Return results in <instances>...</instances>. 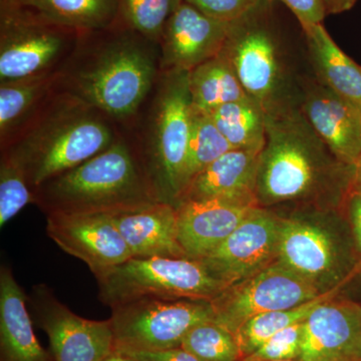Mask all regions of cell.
<instances>
[{
    "mask_svg": "<svg viewBox=\"0 0 361 361\" xmlns=\"http://www.w3.org/2000/svg\"><path fill=\"white\" fill-rule=\"evenodd\" d=\"M261 152L238 149L227 152L188 184L177 204L214 200L260 206L256 183Z\"/></svg>",
    "mask_w": 361,
    "mask_h": 361,
    "instance_id": "obj_17",
    "label": "cell"
},
{
    "mask_svg": "<svg viewBox=\"0 0 361 361\" xmlns=\"http://www.w3.org/2000/svg\"><path fill=\"white\" fill-rule=\"evenodd\" d=\"M133 257H187L178 236L177 207L157 201L111 213Z\"/></svg>",
    "mask_w": 361,
    "mask_h": 361,
    "instance_id": "obj_18",
    "label": "cell"
},
{
    "mask_svg": "<svg viewBox=\"0 0 361 361\" xmlns=\"http://www.w3.org/2000/svg\"><path fill=\"white\" fill-rule=\"evenodd\" d=\"M1 2L11 1V0H0Z\"/></svg>",
    "mask_w": 361,
    "mask_h": 361,
    "instance_id": "obj_41",
    "label": "cell"
},
{
    "mask_svg": "<svg viewBox=\"0 0 361 361\" xmlns=\"http://www.w3.org/2000/svg\"><path fill=\"white\" fill-rule=\"evenodd\" d=\"M300 27L316 80L361 106V66L342 51L322 23Z\"/></svg>",
    "mask_w": 361,
    "mask_h": 361,
    "instance_id": "obj_22",
    "label": "cell"
},
{
    "mask_svg": "<svg viewBox=\"0 0 361 361\" xmlns=\"http://www.w3.org/2000/svg\"><path fill=\"white\" fill-rule=\"evenodd\" d=\"M111 310L116 349L121 351L180 348L190 330L214 320L210 300L142 298Z\"/></svg>",
    "mask_w": 361,
    "mask_h": 361,
    "instance_id": "obj_9",
    "label": "cell"
},
{
    "mask_svg": "<svg viewBox=\"0 0 361 361\" xmlns=\"http://www.w3.org/2000/svg\"><path fill=\"white\" fill-rule=\"evenodd\" d=\"M97 280L99 300L111 308L142 298L211 301L228 287L188 257H132Z\"/></svg>",
    "mask_w": 361,
    "mask_h": 361,
    "instance_id": "obj_7",
    "label": "cell"
},
{
    "mask_svg": "<svg viewBox=\"0 0 361 361\" xmlns=\"http://www.w3.org/2000/svg\"><path fill=\"white\" fill-rule=\"evenodd\" d=\"M299 361H361V307L334 301L316 306L303 323Z\"/></svg>",
    "mask_w": 361,
    "mask_h": 361,
    "instance_id": "obj_16",
    "label": "cell"
},
{
    "mask_svg": "<svg viewBox=\"0 0 361 361\" xmlns=\"http://www.w3.org/2000/svg\"><path fill=\"white\" fill-rule=\"evenodd\" d=\"M230 23L211 18L184 0L161 35V71H191L219 56Z\"/></svg>",
    "mask_w": 361,
    "mask_h": 361,
    "instance_id": "obj_15",
    "label": "cell"
},
{
    "mask_svg": "<svg viewBox=\"0 0 361 361\" xmlns=\"http://www.w3.org/2000/svg\"><path fill=\"white\" fill-rule=\"evenodd\" d=\"M45 216L49 238L89 266L97 279L133 257L111 214L56 212Z\"/></svg>",
    "mask_w": 361,
    "mask_h": 361,
    "instance_id": "obj_12",
    "label": "cell"
},
{
    "mask_svg": "<svg viewBox=\"0 0 361 361\" xmlns=\"http://www.w3.org/2000/svg\"><path fill=\"white\" fill-rule=\"evenodd\" d=\"M346 200L356 244L361 251V188L355 184L346 196Z\"/></svg>",
    "mask_w": 361,
    "mask_h": 361,
    "instance_id": "obj_36",
    "label": "cell"
},
{
    "mask_svg": "<svg viewBox=\"0 0 361 361\" xmlns=\"http://www.w3.org/2000/svg\"><path fill=\"white\" fill-rule=\"evenodd\" d=\"M299 108L337 159L356 166L361 160V106L316 80L300 78Z\"/></svg>",
    "mask_w": 361,
    "mask_h": 361,
    "instance_id": "obj_14",
    "label": "cell"
},
{
    "mask_svg": "<svg viewBox=\"0 0 361 361\" xmlns=\"http://www.w3.org/2000/svg\"><path fill=\"white\" fill-rule=\"evenodd\" d=\"M210 115L233 149L261 152L264 148L266 114L250 97L221 106Z\"/></svg>",
    "mask_w": 361,
    "mask_h": 361,
    "instance_id": "obj_26",
    "label": "cell"
},
{
    "mask_svg": "<svg viewBox=\"0 0 361 361\" xmlns=\"http://www.w3.org/2000/svg\"><path fill=\"white\" fill-rule=\"evenodd\" d=\"M320 293L317 284L299 276L277 259L212 299L214 322L235 334L251 318L300 305Z\"/></svg>",
    "mask_w": 361,
    "mask_h": 361,
    "instance_id": "obj_10",
    "label": "cell"
},
{
    "mask_svg": "<svg viewBox=\"0 0 361 361\" xmlns=\"http://www.w3.org/2000/svg\"><path fill=\"white\" fill-rule=\"evenodd\" d=\"M121 353H126L140 361H200L182 348L159 351H121Z\"/></svg>",
    "mask_w": 361,
    "mask_h": 361,
    "instance_id": "obj_35",
    "label": "cell"
},
{
    "mask_svg": "<svg viewBox=\"0 0 361 361\" xmlns=\"http://www.w3.org/2000/svg\"><path fill=\"white\" fill-rule=\"evenodd\" d=\"M28 298L11 268L0 269V361H54L33 331Z\"/></svg>",
    "mask_w": 361,
    "mask_h": 361,
    "instance_id": "obj_20",
    "label": "cell"
},
{
    "mask_svg": "<svg viewBox=\"0 0 361 361\" xmlns=\"http://www.w3.org/2000/svg\"><path fill=\"white\" fill-rule=\"evenodd\" d=\"M189 90L192 106L209 114L248 97L232 66L221 54L189 71Z\"/></svg>",
    "mask_w": 361,
    "mask_h": 361,
    "instance_id": "obj_25",
    "label": "cell"
},
{
    "mask_svg": "<svg viewBox=\"0 0 361 361\" xmlns=\"http://www.w3.org/2000/svg\"><path fill=\"white\" fill-rule=\"evenodd\" d=\"M303 323H296L277 332L253 355L246 358L261 360H298L302 346Z\"/></svg>",
    "mask_w": 361,
    "mask_h": 361,
    "instance_id": "obj_32",
    "label": "cell"
},
{
    "mask_svg": "<svg viewBox=\"0 0 361 361\" xmlns=\"http://www.w3.org/2000/svg\"><path fill=\"white\" fill-rule=\"evenodd\" d=\"M178 236L188 258L206 257L222 244L255 207L224 201L178 203Z\"/></svg>",
    "mask_w": 361,
    "mask_h": 361,
    "instance_id": "obj_19",
    "label": "cell"
},
{
    "mask_svg": "<svg viewBox=\"0 0 361 361\" xmlns=\"http://www.w3.org/2000/svg\"><path fill=\"white\" fill-rule=\"evenodd\" d=\"M102 361H140L135 360V358L132 357V356L126 355V353H121V351L116 350L114 351L111 355L106 356V358H104Z\"/></svg>",
    "mask_w": 361,
    "mask_h": 361,
    "instance_id": "obj_38",
    "label": "cell"
},
{
    "mask_svg": "<svg viewBox=\"0 0 361 361\" xmlns=\"http://www.w3.org/2000/svg\"><path fill=\"white\" fill-rule=\"evenodd\" d=\"M80 35L18 0L0 1V84L58 73Z\"/></svg>",
    "mask_w": 361,
    "mask_h": 361,
    "instance_id": "obj_8",
    "label": "cell"
},
{
    "mask_svg": "<svg viewBox=\"0 0 361 361\" xmlns=\"http://www.w3.org/2000/svg\"><path fill=\"white\" fill-rule=\"evenodd\" d=\"M278 260L299 276L317 284L336 262L329 235L319 227L298 220H281Z\"/></svg>",
    "mask_w": 361,
    "mask_h": 361,
    "instance_id": "obj_21",
    "label": "cell"
},
{
    "mask_svg": "<svg viewBox=\"0 0 361 361\" xmlns=\"http://www.w3.org/2000/svg\"><path fill=\"white\" fill-rule=\"evenodd\" d=\"M355 179L356 166L332 154L299 104L266 115V142L256 183L259 205L305 199L329 185L350 192Z\"/></svg>",
    "mask_w": 361,
    "mask_h": 361,
    "instance_id": "obj_3",
    "label": "cell"
},
{
    "mask_svg": "<svg viewBox=\"0 0 361 361\" xmlns=\"http://www.w3.org/2000/svg\"><path fill=\"white\" fill-rule=\"evenodd\" d=\"M116 125L102 111L56 87L32 118L0 145L1 155L23 169L35 192L110 148L121 134Z\"/></svg>",
    "mask_w": 361,
    "mask_h": 361,
    "instance_id": "obj_2",
    "label": "cell"
},
{
    "mask_svg": "<svg viewBox=\"0 0 361 361\" xmlns=\"http://www.w3.org/2000/svg\"><path fill=\"white\" fill-rule=\"evenodd\" d=\"M56 25L94 32L118 20V0H18Z\"/></svg>",
    "mask_w": 361,
    "mask_h": 361,
    "instance_id": "obj_24",
    "label": "cell"
},
{
    "mask_svg": "<svg viewBox=\"0 0 361 361\" xmlns=\"http://www.w3.org/2000/svg\"><path fill=\"white\" fill-rule=\"evenodd\" d=\"M280 225L281 219L255 207L222 244L200 261L227 286L237 283L277 260Z\"/></svg>",
    "mask_w": 361,
    "mask_h": 361,
    "instance_id": "obj_13",
    "label": "cell"
},
{
    "mask_svg": "<svg viewBox=\"0 0 361 361\" xmlns=\"http://www.w3.org/2000/svg\"><path fill=\"white\" fill-rule=\"evenodd\" d=\"M35 196L45 214H111L161 201L137 139L122 133L110 148L47 180Z\"/></svg>",
    "mask_w": 361,
    "mask_h": 361,
    "instance_id": "obj_4",
    "label": "cell"
},
{
    "mask_svg": "<svg viewBox=\"0 0 361 361\" xmlns=\"http://www.w3.org/2000/svg\"><path fill=\"white\" fill-rule=\"evenodd\" d=\"M184 0H118V20L160 44L166 23Z\"/></svg>",
    "mask_w": 361,
    "mask_h": 361,
    "instance_id": "obj_29",
    "label": "cell"
},
{
    "mask_svg": "<svg viewBox=\"0 0 361 361\" xmlns=\"http://www.w3.org/2000/svg\"><path fill=\"white\" fill-rule=\"evenodd\" d=\"M338 287L330 291L322 292L315 298L300 305L294 306L288 310L263 313L244 323L234 334L241 350L242 360L253 355L277 332L296 323L305 322L316 306L334 298L338 290Z\"/></svg>",
    "mask_w": 361,
    "mask_h": 361,
    "instance_id": "obj_27",
    "label": "cell"
},
{
    "mask_svg": "<svg viewBox=\"0 0 361 361\" xmlns=\"http://www.w3.org/2000/svg\"><path fill=\"white\" fill-rule=\"evenodd\" d=\"M216 20L232 21L238 20L248 13L261 0H185Z\"/></svg>",
    "mask_w": 361,
    "mask_h": 361,
    "instance_id": "obj_33",
    "label": "cell"
},
{
    "mask_svg": "<svg viewBox=\"0 0 361 361\" xmlns=\"http://www.w3.org/2000/svg\"><path fill=\"white\" fill-rule=\"evenodd\" d=\"M180 348L200 361L242 360L236 337L214 320L201 323L190 330Z\"/></svg>",
    "mask_w": 361,
    "mask_h": 361,
    "instance_id": "obj_30",
    "label": "cell"
},
{
    "mask_svg": "<svg viewBox=\"0 0 361 361\" xmlns=\"http://www.w3.org/2000/svg\"><path fill=\"white\" fill-rule=\"evenodd\" d=\"M149 97L148 115L137 142L159 199L176 205L182 193L192 129L189 71H161Z\"/></svg>",
    "mask_w": 361,
    "mask_h": 361,
    "instance_id": "obj_6",
    "label": "cell"
},
{
    "mask_svg": "<svg viewBox=\"0 0 361 361\" xmlns=\"http://www.w3.org/2000/svg\"><path fill=\"white\" fill-rule=\"evenodd\" d=\"M35 192L23 169L7 157L0 159V227L16 217L28 204H35Z\"/></svg>",
    "mask_w": 361,
    "mask_h": 361,
    "instance_id": "obj_31",
    "label": "cell"
},
{
    "mask_svg": "<svg viewBox=\"0 0 361 361\" xmlns=\"http://www.w3.org/2000/svg\"><path fill=\"white\" fill-rule=\"evenodd\" d=\"M269 1L284 4L295 16L300 26L322 23L327 16L323 0H269Z\"/></svg>",
    "mask_w": 361,
    "mask_h": 361,
    "instance_id": "obj_34",
    "label": "cell"
},
{
    "mask_svg": "<svg viewBox=\"0 0 361 361\" xmlns=\"http://www.w3.org/2000/svg\"><path fill=\"white\" fill-rule=\"evenodd\" d=\"M160 73V45L118 20L80 33L56 87L130 129Z\"/></svg>",
    "mask_w": 361,
    "mask_h": 361,
    "instance_id": "obj_1",
    "label": "cell"
},
{
    "mask_svg": "<svg viewBox=\"0 0 361 361\" xmlns=\"http://www.w3.org/2000/svg\"><path fill=\"white\" fill-rule=\"evenodd\" d=\"M58 73L0 84V145L39 110L56 87Z\"/></svg>",
    "mask_w": 361,
    "mask_h": 361,
    "instance_id": "obj_23",
    "label": "cell"
},
{
    "mask_svg": "<svg viewBox=\"0 0 361 361\" xmlns=\"http://www.w3.org/2000/svg\"><path fill=\"white\" fill-rule=\"evenodd\" d=\"M28 301L33 322L49 337L54 361H102L116 350L111 319L80 317L45 285L35 287Z\"/></svg>",
    "mask_w": 361,
    "mask_h": 361,
    "instance_id": "obj_11",
    "label": "cell"
},
{
    "mask_svg": "<svg viewBox=\"0 0 361 361\" xmlns=\"http://www.w3.org/2000/svg\"><path fill=\"white\" fill-rule=\"evenodd\" d=\"M275 2L261 0L230 23L220 54L236 73L247 96L266 115L299 104L300 78L292 75L286 61L284 35Z\"/></svg>",
    "mask_w": 361,
    "mask_h": 361,
    "instance_id": "obj_5",
    "label": "cell"
},
{
    "mask_svg": "<svg viewBox=\"0 0 361 361\" xmlns=\"http://www.w3.org/2000/svg\"><path fill=\"white\" fill-rule=\"evenodd\" d=\"M355 184L361 188V160L356 165V179Z\"/></svg>",
    "mask_w": 361,
    "mask_h": 361,
    "instance_id": "obj_39",
    "label": "cell"
},
{
    "mask_svg": "<svg viewBox=\"0 0 361 361\" xmlns=\"http://www.w3.org/2000/svg\"><path fill=\"white\" fill-rule=\"evenodd\" d=\"M327 16H336L350 11L358 0H323Z\"/></svg>",
    "mask_w": 361,
    "mask_h": 361,
    "instance_id": "obj_37",
    "label": "cell"
},
{
    "mask_svg": "<svg viewBox=\"0 0 361 361\" xmlns=\"http://www.w3.org/2000/svg\"><path fill=\"white\" fill-rule=\"evenodd\" d=\"M231 149V145L221 134L210 114L197 110L193 106L182 192L202 171Z\"/></svg>",
    "mask_w": 361,
    "mask_h": 361,
    "instance_id": "obj_28",
    "label": "cell"
},
{
    "mask_svg": "<svg viewBox=\"0 0 361 361\" xmlns=\"http://www.w3.org/2000/svg\"><path fill=\"white\" fill-rule=\"evenodd\" d=\"M240 361H299V360H249V358H244Z\"/></svg>",
    "mask_w": 361,
    "mask_h": 361,
    "instance_id": "obj_40",
    "label": "cell"
}]
</instances>
